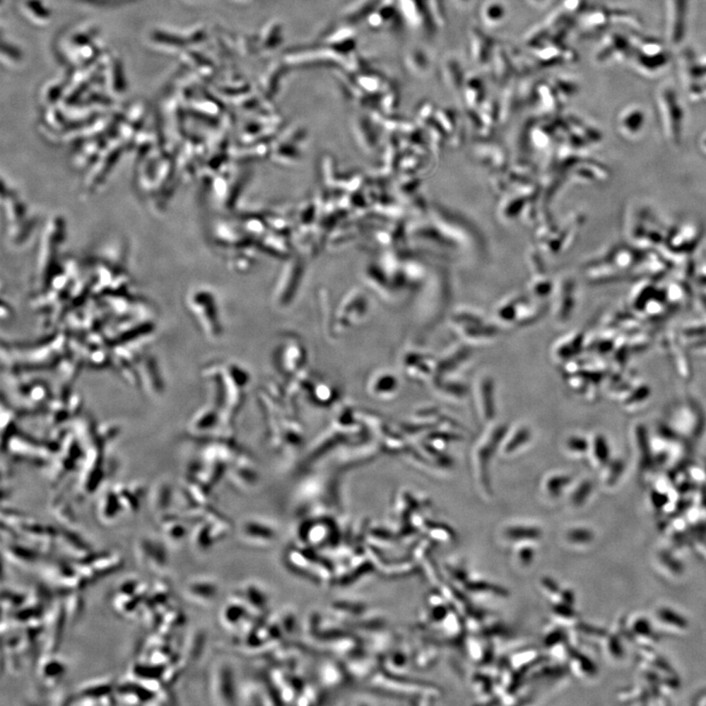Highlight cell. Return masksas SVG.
Here are the masks:
<instances>
[{"instance_id":"d6986e66","label":"cell","mask_w":706,"mask_h":706,"mask_svg":"<svg viewBox=\"0 0 706 706\" xmlns=\"http://www.w3.org/2000/svg\"><path fill=\"white\" fill-rule=\"evenodd\" d=\"M202 637H204V635L201 633H196L189 637L188 642L184 645V652H186L187 657H189V660H196L201 654L202 642H204Z\"/></svg>"},{"instance_id":"2e32d148","label":"cell","mask_w":706,"mask_h":706,"mask_svg":"<svg viewBox=\"0 0 706 706\" xmlns=\"http://www.w3.org/2000/svg\"><path fill=\"white\" fill-rule=\"evenodd\" d=\"M28 599H29V594L22 593L16 589H4L2 591V609L4 612L8 611V613L12 614L20 607L24 606Z\"/></svg>"},{"instance_id":"3957f363","label":"cell","mask_w":706,"mask_h":706,"mask_svg":"<svg viewBox=\"0 0 706 706\" xmlns=\"http://www.w3.org/2000/svg\"><path fill=\"white\" fill-rule=\"evenodd\" d=\"M631 59L642 74L655 75L669 64V54L660 42L654 40L635 44Z\"/></svg>"},{"instance_id":"9c48e42d","label":"cell","mask_w":706,"mask_h":706,"mask_svg":"<svg viewBox=\"0 0 706 706\" xmlns=\"http://www.w3.org/2000/svg\"><path fill=\"white\" fill-rule=\"evenodd\" d=\"M645 110L640 105H630L622 110L617 120L620 135L627 140H634L641 135L645 125Z\"/></svg>"},{"instance_id":"ba28073f","label":"cell","mask_w":706,"mask_h":706,"mask_svg":"<svg viewBox=\"0 0 706 706\" xmlns=\"http://www.w3.org/2000/svg\"><path fill=\"white\" fill-rule=\"evenodd\" d=\"M2 553L5 559L12 565L22 567H31L39 563L42 558V553L40 548L35 546L25 545L21 541H7L5 543Z\"/></svg>"},{"instance_id":"e0dca14e","label":"cell","mask_w":706,"mask_h":706,"mask_svg":"<svg viewBox=\"0 0 706 706\" xmlns=\"http://www.w3.org/2000/svg\"><path fill=\"white\" fill-rule=\"evenodd\" d=\"M167 565H168V553L166 546L161 541L155 540L148 569L154 573H162L166 570Z\"/></svg>"},{"instance_id":"5b68a950","label":"cell","mask_w":706,"mask_h":706,"mask_svg":"<svg viewBox=\"0 0 706 706\" xmlns=\"http://www.w3.org/2000/svg\"><path fill=\"white\" fill-rule=\"evenodd\" d=\"M45 576L60 591L66 594L81 591L88 586V582L78 572L75 563L58 560L50 563L45 569Z\"/></svg>"},{"instance_id":"4fadbf2b","label":"cell","mask_w":706,"mask_h":706,"mask_svg":"<svg viewBox=\"0 0 706 706\" xmlns=\"http://www.w3.org/2000/svg\"><path fill=\"white\" fill-rule=\"evenodd\" d=\"M161 532L165 540L171 543H180L186 538L188 528L181 521V518L173 515H165L161 519Z\"/></svg>"},{"instance_id":"30bf717a","label":"cell","mask_w":706,"mask_h":706,"mask_svg":"<svg viewBox=\"0 0 706 706\" xmlns=\"http://www.w3.org/2000/svg\"><path fill=\"white\" fill-rule=\"evenodd\" d=\"M37 675L40 683L47 689L57 687L67 671V665L54 654H45L37 662Z\"/></svg>"},{"instance_id":"5bb4252c","label":"cell","mask_w":706,"mask_h":706,"mask_svg":"<svg viewBox=\"0 0 706 706\" xmlns=\"http://www.w3.org/2000/svg\"><path fill=\"white\" fill-rule=\"evenodd\" d=\"M122 510V503L119 502L115 495H107L101 500L98 506V516L100 522L105 525H111L115 522Z\"/></svg>"},{"instance_id":"52a82bcc","label":"cell","mask_w":706,"mask_h":706,"mask_svg":"<svg viewBox=\"0 0 706 706\" xmlns=\"http://www.w3.org/2000/svg\"><path fill=\"white\" fill-rule=\"evenodd\" d=\"M115 698L117 702L126 705H146L154 700H160V695L155 690L143 684L140 681L131 679L116 686Z\"/></svg>"},{"instance_id":"8fae6325","label":"cell","mask_w":706,"mask_h":706,"mask_svg":"<svg viewBox=\"0 0 706 706\" xmlns=\"http://www.w3.org/2000/svg\"><path fill=\"white\" fill-rule=\"evenodd\" d=\"M57 543H61L63 549L71 555L73 561L82 560L93 553L92 546L82 536L64 526L58 530Z\"/></svg>"},{"instance_id":"ac0fdd59","label":"cell","mask_w":706,"mask_h":706,"mask_svg":"<svg viewBox=\"0 0 706 706\" xmlns=\"http://www.w3.org/2000/svg\"><path fill=\"white\" fill-rule=\"evenodd\" d=\"M154 543H155V540H153L151 538H146V536H143V538L139 539L136 541V559L141 568H148L149 560H151V553H153Z\"/></svg>"},{"instance_id":"7c38bea8","label":"cell","mask_w":706,"mask_h":706,"mask_svg":"<svg viewBox=\"0 0 706 706\" xmlns=\"http://www.w3.org/2000/svg\"><path fill=\"white\" fill-rule=\"evenodd\" d=\"M184 597L196 604H206L211 602L217 594V586L213 582L206 579H194L184 586Z\"/></svg>"},{"instance_id":"ffe728a7","label":"cell","mask_w":706,"mask_h":706,"mask_svg":"<svg viewBox=\"0 0 706 706\" xmlns=\"http://www.w3.org/2000/svg\"><path fill=\"white\" fill-rule=\"evenodd\" d=\"M700 148L706 155V133L700 138Z\"/></svg>"},{"instance_id":"9a60e30c","label":"cell","mask_w":706,"mask_h":706,"mask_svg":"<svg viewBox=\"0 0 706 706\" xmlns=\"http://www.w3.org/2000/svg\"><path fill=\"white\" fill-rule=\"evenodd\" d=\"M64 611L68 625L76 623L83 613V601L80 591L71 592L66 594Z\"/></svg>"},{"instance_id":"8992f818","label":"cell","mask_w":706,"mask_h":706,"mask_svg":"<svg viewBox=\"0 0 706 706\" xmlns=\"http://www.w3.org/2000/svg\"><path fill=\"white\" fill-rule=\"evenodd\" d=\"M689 0H667L666 37L671 45H679L687 34Z\"/></svg>"},{"instance_id":"7a4b0ae2","label":"cell","mask_w":706,"mask_h":706,"mask_svg":"<svg viewBox=\"0 0 706 706\" xmlns=\"http://www.w3.org/2000/svg\"><path fill=\"white\" fill-rule=\"evenodd\" d=\"M88 584L117 573L123 568L122 555L112 551L93 553L82 560L73 561Z\"/></svg>"},{"instance_id":"6da1fadb","label":"cell","mask_w":706,"mask_h":706,"mask_svg":"<svg viewBox=\"0 0 706 706\" xmlns=\"http://www.w3.org/2000/svg\"><path fill=\"white\" fill-rule=\"evenodd\" d=\"M657 105L663 135L668 143L679 146L684 133V110L672 86L664 85L659 88Z\"/></svg>"},{"instance_id":"277c9868","label":"cell","mask_w":706,"mask_h":706,"mask_svg":"<svg viewBox=\"0 0 706 706\" xmlns=\"http://www.w3.org/2000/svg\"><path fill=\"white\" fill-rule=\"evenodd\" d=\"M115 688L112 681L100 679L88 682L68 698L66 705H116Z\"/></svg>"}]
</instances>
